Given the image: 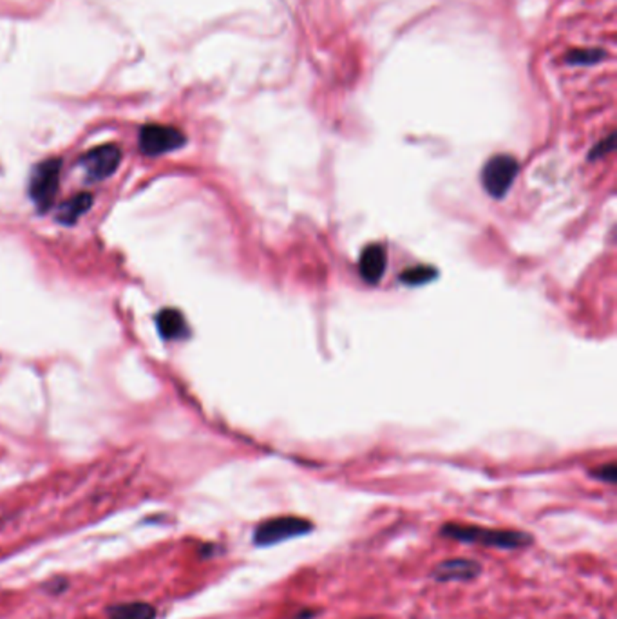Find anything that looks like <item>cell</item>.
Returning <instances> with one entry per match:
<instances>
[{
	"label": "cell",
	"instance_id": "6da1fadb",
	"mask_svg": "<svg viewBox=\"0 0 617 619\" xmlns=\"http://www.w3.org/2000/svg\"><path fill=\"white\" fill-rule=\"evenodd\" d=\"M443 538H451L462 543H476L483 547L496 549H524L532 543V536L524 531H503V529H487L480 525H462V524H445L440 529Z\"/></svg>",
	"mask_w": 617,
	"mask_h": 619
},
{
	"label": "cell",
	"instance_id": "7a4b0ae2",
	"mask_svg": "<svg viewBox=\"0 0 617 619\" xmlns=\"http://www.w3.org/2000/svg\"><path fill=\"white\" fill-rule=\"evenodd\" d=\"M313 531V524L297 517H279L261 522L254 531V545L272 547L287 540L304 536Z\"/></svg>",
	"mask_w": 617,
	"mask_h": 619
},
{
	"label": "cell",
	"instance_id": "3957f363",
	"mask_svg": "<svg viewBox=\"0 0 617 619\" xmlns=\"http://www.w3.org/2000/svg\"><path fill=\"white\" fill-rule=\"evenodd\" d=\"M61 159H45L37 165L29 182V196L38 210H49L61 187Z\"/></svg>",
	"mask_w": 617,
	"mask_h": 619
},
{
	"label": "cell",
	"instance_id": "277c9868",
	"mask_svg": "<svg viewBox=\"0 0 617 619\" xmlns=\"http://www.w3.org/2000/svg\"><path fill=\"white\" fill-rule=\"evenodd\" d=\"M518 168V161L509 154L492 156L482 168V185L485 192L494 200H501L515 183Z\"/></svg>",
	"mask_w": 617,
	"mask_h": 619
},
{
	"label": "cell",
	"instance_id": "5b68a950",
	"mask_svg": "<svg viewBox=\"0 0 617 619\" xmlns=\"http://www.w3.org/2000/svg\"><path fill=\"white\" fill-rule=\"evenodd\" d=\"M185 134L171 126H158L150 124L145 126L140 133V149L143 154L158 156L176 151L185 145Z\"/></svg>",
	"mask_w": 617,
	"mask_h": 619
},
{
	"label": "cell",
	"instance_id": "8992f818",
	"mask_svg": "<svg viewBox=\"0 0 617 619\" xmlns=\"http://www.w3.org/2000/svg\"><path fill=\"white\" fill-rule=\"evenodd\" d=\"M122 151L117 145H100L85 152L80 159V167L84 168L85 178L91 182H101L115 175L120 165Z\"/></svg>",
	"mask_w": 617,
	"mask_h": 619
},
{
	"label": "cell",
	"instance_id": "52a82bcc",
	"mask_svg": "<svg viewBox=\"0 0 617 619\" xmlns=\"http://www.w3.org/2000/svg\"><path fill=\"white\" fill-rule=\"evenodd\" d=\"M482 574V566L478 561L467 558L445 559L434 567L431 578L434 582H473Z\"/></svg>",
	"mask_w": 617,
	"mask_h": 619
},
{
	"label": "cell",
	"instance_id": "ba28073f",
	"mask_svg": "<svg viewBox=\"0 0 617 619\" xmlns=\"http://www.w3.org/2000/svg\"><path fill=\"white\" fill-rule=\"evenodd\" d=\"M359 270L362 279L369 285H377L384 275L386 270V252L380 245H369L364 248L361 261H359Z\"/></svg>",
	"mask_w": 617,
	"mask_h": 619
},
{
	"label": "cell",
	"instance_id": "9c48e42d",
	"mask_svg": "<svg viewBox=\"0 0 617 619\" xmlns=\"http://www.w3.org/2000/svg\"><path fill=\"white\" fill-rule=\"evenodd\" d=\"M156 322H158V330L161 337L166 341L183 339V337L189 335V328H187V321L183 314L175 308L161 310L156 317Z\"/></svg>",
	"mask_w": 617,
	"mask_h": 619
},
{
	"label": "cell",
	"instance_id": "30bf717a",
	"mask_svg": "<svg viewBox=\"0 0 617 619\" xmlns=\"http://www.w3.org/2000/svg\"><path fill=\"white\" fill-rule=\"evenodd\" d=\"M91 205H93V196L87 194V192H80L75 198L68 200L61 207L59 216H56V217H59V221L64 223V224H73L91 208Z\"/></svg>",
	"mask_w": 617,
	"mask_h": 619
},
{
	"label": "cell",
	"instance_id": "8fae6325",
	"mask_svg": "<svg viewBox=\"0 0 617 619\" xmlns=\"http://www.w3.org/2000/svg\"><path fill=\"white\" fill-rule=\"evenodd\" d=\"M156 610L152 605L143 601L122 603L109 608V619H154Z\"/></svg>",
	"mask_w": 617,
	"mask_h": 619
},
{
	"label": "cell",
	"instance_id": "7c38bea8",
	"mask_svg": "<svg viewBox=\"0 0 617 619\" xmlns=\"http://www.w3.org/2000/svg\"><path fill=\"white\" fill-rule=\"evenodd\" d=\"M436 277V270L433 266L427 265H418V266H411L408 270H404L401 273V281L404 285L410 287H418V285H426L429 281H433Z\"/></svg>",
	"mask_w": 617,
	"mask_h": 619
},
{
	"label": "cell",
	"instance_id": "4fadbf2b",
	"mask_svg": "<svg viewBox=\"0 0 617 619\" xmlns=\"http://www.w3.org/2000/svg\"><path fill=\"white\" fill-rule=\"evenodd\" d=\"M617 469H615V464H606V466H599L592 471V476L597 478V480H603V482H608V484H613L615 482V475Z\"/></svg>",
	"mask_w": 617,
	"mask_h": 619
},
{
	"label": "cell",
	"instance_id": "5bb4252c",
	"mask_svg": "<svg viewBox=\"0 0 617 619\" xmlns=\"http://www.w3.org/2000/svg\"><path fill=\"white\" fill-rule=\"evenodd\" d=\"M612 147H613V136H608L605 143H601V145H597V147L594 149V152H592V156H590V158H592V159H594V158H599V156H603V154L610 152V151H612Z\"/></svg>",
	"mask_w": 617,
	"mask_h": 619
},
{
	"label": "cell",
	"instance_id": "9a60e30c",
	"mask_svg": "<svg viewBox=\"0 0 617 619\" xmlns=\"http://www.w3.org/2000/svg\"><path fill=\"white\" fill-rule=\"evenodd\" d=\"M317 615V612H313V610H306V612H299L297 615H296V619H313Z\"/></svg>",
	"mask_w": 617,
	"mask_h": 619
}]
</instances>
